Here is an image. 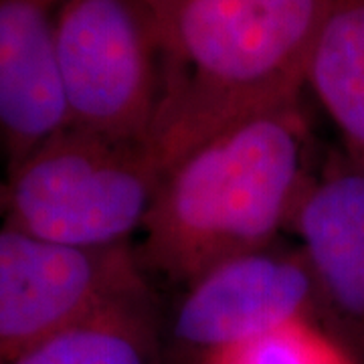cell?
Returning a JSON list of instances; mask_svg holds the SVG:
<instances>
[{
	"instance_id": "obj_1",
	"label": "cell",
	"mask_w": 364,
	"mask_h": 364,
	"mask_svg": "<svg viewBox=\"0 0 364 364\" xmlns=\"http://www.w3.org/2000/svg\"><path fill=\"white\" fill-rule=\"evenodd\" d=\"M299 100L235 119L166 170L136 245L146 275L184 286L289 231L316 174Z\"/></svg>"
},
{
	"instance_id": "obj_2",
	"label": "cell",
	"mask_w": 364,
	"mask_h": 364,
	"mask_svg": "<svg viewBox=\"0 0 364 364\" xmlns=\"http://www.w3.org/2000/svg\"><path fill=\"white\" fill-rule=\"evenodd\" d=\"M166 57V170L239 117L301 97L326 0H142Z\"/></svg>"
},
{
	"instance_id": "obj_3",
	"label": "cell",
	"mask_w": 364,
	"mask_h": 364,
	"mask_svg": "<svg viewBox=\"0 0 364 364\" xmlns=\"http://www.w3.org/2000/svg\"><path fill=\"white\" fill-rule=\"evenodd\" d=\"M164 174L152 142L67 126L9 168L2 223L71 247L134 245Z\"/></svg>"
},
{
	"instance_id": "obj_4",
	"label": "cell",
	"mask_w": 364,
	"mask_h": 364,
	"mask_svg": "<svg viewBox=\"0 0 364 364\" xmlns=\"http://www.w3.org/2000/svg\"><path fill=\"white\" fill-rule=\"evenodd\" d=\"M57 59L69 126L152 142L166 57L142 0H63Z\"/></svg>"
},
{
	"instance_id": "obj_5",
	"label": "cell",
	"mask_w": 364,
	"mask_h": 364,
	"mask_svg": "<svg viewBox=\"0 0 364 364\" xmlns=\"http://www.w3.org/2000/svg\"><path fill=\"white\" fill-rule=\"evenodd\" d=\"M146 284L136 245L71 247L0 223V364Z\"/></svg>"
},
{
	"instance_id": "obj_6",
	"label": "cell",
	"mask_w": 364,
	"mask_h": 364,
	"mask_svg": "<svg viewBox=\"0 0 364 364\" xmlns=\"http://www.w3.org/2000/svg\"><path fill=\"white\" fill-rule=\"evenodd\" d=\"M172 314V338L207 356L298 320L322 324L310 265L284 237L219 261L184 284Z\"/></svg>"
},
{
	"instance_id": "obj_7",
	"label": "cell",
	"mask_w": 364,
	"mask_h": 364,
	"mask_svg": "<svg viewBox=\"0 0 364 364\" xmlns=\"http://www.w3.org/2000/svg\"><path fill=\"white\" fill-rule=\"evenodd\" d=\"M310 265L322 326L364 358V168L336 152L316 170L289 225Z\"/></svg>"
},
{
	"instance_id": "obj_8",
	"label": "cell",
	"mask_w": 364,
	"mask_h": 364,
	"mask_svg": "<svg viewBox=\"0 0 364 364\" xmlns=\"http://www.w3.org/2000/svg\"><path fill=\"white\" fill-rule=\"evenodd\" d=\"M63 0H0V148L9 168L69 126L57 14Z\"/></svg>"
},
{
	"instance_id": "obj_9",
	"label": "cell",
	"mask_w": 364,
	"mask_h": 364,
	"mask_svg": "<svg viewBox=\"0 0 364 364\" xmlns=\"http://www.w3.org/2000/svg\"><path fill=\"white\" fill-rule=\"evenodd\" d=\"M306 87L336 126L342 152L364 168V0H326Z\"/></svg>"
},
{
	"instance_id": "obj_10",
	"label": "cell",
	"mask_w": 364,
	"mask_h": 364,
	"mask_svg": "<svg viewBox=\"0 0 364 364\" xmlns=\"http://www.w3.org/2000/svg\"><path fill=\"white\" fill-rule=\"evenodd\" d=\"M160 324L148 284L6 364H160Z\"/></svg>"
},
{
	"instance_id": "obj_11",
	"label": "cell",
	"mask_w": 364,
	"mask_h": 364,
	"mask_svg": "<svg viewBox=\"0 0 364 364\" xmlns=\"http://www.w3.org/2000/svg\"><path fill=\"white\" fill-rule=\"evenodd\" d=\"M203 364H358L338 338L312 320L279 326L203 356Z\"/></svg>"
},
{
	"instance_id": "obj_12",
	"label": "cell",
	"mask_w": 364,
	"mask_h": 364,
	"mask_svg": "<svg viewBox=\"0 0 364 364\" xmlns=\"http://www.w3.org/2000/svg\"><path fill=\"white\" fill-rule=\"evenodd\" d=\"M4 217V182H0V223Z\"/></svg>"
}]
</instances>
